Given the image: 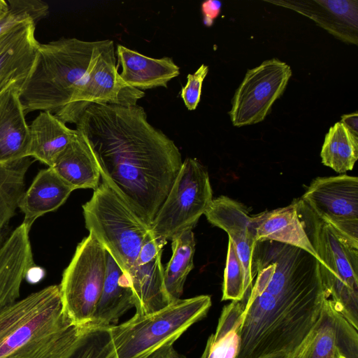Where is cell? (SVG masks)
Returning <instances> with one entry per match:
<instances>
[{
  "label": "cell",
  "mask_w": 358,
  "mask_h": 358,
  "mask_svg": "<svg viewBox=\"0 0 358 358\" xmlns=\"http://www.w3.org/2000/svg\"><path fill=\"white\" fill-rule=\"evenodd\" d=\"M251 271L255 282L223 308L218 322L238 336L234 358H300L330 297L319 261L292 245L257 241Z\"/></svg>",
  "instance_id": "1"
},
{
  "label": "cell",
  "mask_w": 358,
  "mask_h": 358,
  "mask_svg": "<svg viewBox=\"0 0 358 358\" xmlns=\"http://www.w3.org/2000/svg\"><path fill=\"white\" fill-rule=\"evenodd\" d=\"M76 125L102 180L150 227L182 164L175 143L138 105L92 104Z\"/></svg>",
  "instance_id": "2"
},
{
  "label": "cell",
  "mask_w": 358,
  "mask_h": 358,
  "mask_svg": "<svg viewBox=\"0 0 358 358\" xmlns=\"http://www.w3.org/2000/svg\"><path fill=\"white\" fill-rule=\"evenodd\" d=\"M81 327L65 313L59 286L45 287L0 310V358H64Z\"/></svg>",
  "instance_id": "3"
},
{
  "label": "cell",
  "mask_w": 358,
  "mask_h": 358,
  "mask_svg": "<svg viewBox=\"0 0 358 358\" xmlns=\"http://www.w3.org/2000/svg\"><path fill=\"white\" fill-rule=\"evenodd\" d=\"M108 39L61 38L39 43L31 71L20 91L24 111L55 114L71 101Z\"/></svg>",
  "instance_id": "4"
},
{
  "label": "cell",
  "mask_w": 358,
  "mask_h": 358,
  "mask_svg": "<svg viewBox=\"0 0 358 358\" xmlns=\"http://www.w3.org/2000/svg\"><path fill=\"white\" fill-rule=\"evenodd\" d=\"M211 304L208 295L180 299L158 311L135 314L120 324L110 326L117 358H148L159 348L173 345L207 315Z\"/></svg>",
  "instance_id": "5"
},
{
  "label": "cell",
  "mask_w": 358,
  "mask_h": 358,
  "mask_svg": "<svg viewBox=\"0 0 358 358\" xmlns=\"http://www.w3.org/2000/svg\"><path fill=\"white\" fill-rule=\"evenodd\" d=\"M299 216L317 256L322 281L338 311L358 330V249L349 245L300 199Z\"/></svg>",
  "instance_id": "6"
},
{
  "label": "cell",
  "mask_w": 358,
  "mask_h": 358,
  "mask_svg": "<svg viewBox=\"0 0 358 358\" xmlns=\"http://www.w3.org/2000/svg\"><path fill=\"white\" fill-rule=\"evenodd\" d=\"M85 227L127 277L150 228L106 182L83 206Z\"/></svg>",
  "instance_id": "7"
},
{
  "label": "cell",
  "mask_w": 358,
  "mask_h": 358,
  "mask_svg": "<svg viewBox=\"0 0 358 358\" xmlns=\"http://www.w3.org/2000/svg\"><path fill=\"white\" fill-rule=\"evenodd\" d=\"M213 199L207 170L196 159L186 158L150 231L156 238L167 242L185 231L192 230Z\"/></svg>",
  "instance_id": "8"
},
{
  "label": "cell",
  "mask_w": 358,
  "mask_h": 358,
  "mask_svg": "<svg viewBox=\"0 0 358 358\" xmlns=\"http://www.w3.org/2000/svg\"><path fill=\"white\" fill-rule=\"evenodd\" d=\"M106 249L90 234L76 247L59 285L65 313L77 326L90 324L101 296Z\"/></svg>",
  "instance_id": "9"
},
{
  "label": "cell",
  "mask_w": 358,
  "mask_h": 358,
  "mask_svg": "<svg viewBox=\"0 0 358 358\" xmlns=\"http://www.w3.org/2000/svg\"><path fill=\"white\" fill-rule=\"evenodd\" d=\"M300 200L341 238L358 249L357 177H317Z\"/></svg>",
  "instance_id": "10"
},
{
  "label": "cell",
  "mask_w": 358,
  "mask_h": 358,
  "mask_svg": "<svg viewBox=\"0 0 358 358\" xmlns=\"http://www.w3.org/2000/svg\"><path fill=\"white\" fill-rule=\"evenodd\" d=\"M144 95L143 90L128 85L121 79L116 66L115 44L108 39L71 101L54 115L65 124H76L92 104L136 106Z\"/></svg>",
  "instance_id": "11"
},
{
  "label": "cell",
  "mask_w": 358,
  "mask_h": 358,
  "mask_svg": "<svg viewBox=\"0 0 358 358\" xmlns=\"http://www.w3.org/2000/svg\"><path fill=\"white\" fill-rule=\"evenodd\" d=\"M291 76L290 66L276 58L248 70L232 99L229 114L233 125L242 127L263 121Z\"/></svg>",
  "instance_id": "12"
},
{
  "label": "cell",
  "mask_w": 358,
  "mask_h": 358,
  "mask_svg": "<svg viewBox=\"0 0 358 358\" xmlns=\"http://www.w3.org/2000/svg\"><path fill=\"white\" fill-rule=\"evenodd\" d=\"M166 242L156 238L150 230L138 257L127 274L137 315L158 311L171 302L166 291L162 254Z\"/></svg>",
  "instance_id": "13"
},
{
  "label": "cell",
  "mask_w": 358,
  "mask_h": 358,
  "mask_svg": "<svg viewBox=\"0 0 358 358\" xmlns=\"http://www.w3.org/2000/svg\"><path fill=\"white\" fill-rule=\"evenodd\" d=\"M36 23L29 19L0 35V94L13 85L22 87L29 76L39 45Z\"/></svg>",
  "instance_id": "14"
},
{
  "label": "cell",
  "mask_w": 358,
  "mask_h": 358,
  "mask_svg": "<svg viewBox=\"0 0 358 358\" xmlns=\"http://www.w3.org/2000/svg\"><path fill=\"white\" fill-rule=\"evenodd\" d=\"M204 215L210 224L229 235L243 264L248 289L253 282L251 263L257 243L248 209L243 203L222 195L213 199Z\"/></svg>",
  "instance_id": "15"
},
{
  "label": "cell",
  "mask_w": 358,
  "mask_h": 358,
  "mask_svg": "<svg viewBox=\"0 0 358 358\" xmlns=\"http://www.w3.org/2000/svg\"><path fill=\"white\" fill-rule=\"evenodd\" d=\"M358 358V334L328 299L315 336L300 358Z\"/></svg>",
  "instance_id": "16"
},
{
  "label": "cell",
  "mask_w": 358,
  "mask_h": 358,
  "mask_svg": "<svg viewBox=\"0 0 358 358\" xmlns=\"http://www.w3.org/2000/svg\"><path fill=\"white\" fill-rule=\"evenodd\" d=\"M29 232L22 223L0 247V310L17 300L22 281L35 265Z\"/></svg>",
  "instance_id": "17"
},
{
  "label": "cell",
  "mask_w": 358,
  "mask_h": 358,
  "mask_svg": "<svg viewBox=\"0 0 358 358\" xmlns=\"http://www.w3.org/2000/svg\"><path fill=\"white\" fill-rule=\"evenodd\" d=\"M20 89V85H13L0 94V164L29 157L30 131Z\"/></svg>",
  "instance_id": "18"
},
{
  "label": "cell",
  "mask_w": 358,
  "mask_h": 358,
  "mask_svg": "<svg viewBox=\"0 0 358 358\" xmlns=\"http://www.w3.org/2000/svg\"><path fill=\"white\" fill-rule=\"evenodd\" d=\"M257 241H273L303 249L320 260L299 216L297 202L252 217Z\"/></svg>",
  "instance_id": "19"
},
{
  "label": "cell",
  "mask_w": 358,
  "mask_h": 358,
  "mask_svg": "<svg viewBox=\"0 0 358 358\" xmlns=\"http://www.w3.org/2000/svg\"><path fill=\"white\" fill-rule=\"evenodd\" d=\"M116 50L121 79L138 90L166 87L180 74L179 66L171 57L152 58L122 45H117Z\"/></svg>",
  "instance_id": "20"
},
{
  "label": "cell",
  "mask_w": 358,
  "mask_h": 358,
  "mask_svg": "<svg viewBox=\"0 0 358 358\" xmlns=\"http://www.w3.org/2000/svg\"><path fill=\"white\" fill-rule=\"evenodd\" d=\"M73 191L51 167L41 169L18 202L22 223L30 230L37 218L58 209Z\"/></svg>",
  "instance_id": "21"
},
{
  "label": "cell",
  "mask_w": 358,
  "mask_h": 358,
  "mask_svg": "<svg viewBox=\"0 0 358 358\" xmlns=\"http://www.w3.org/2000/svg\"><path fill=\"white\" fill-rule=\"evenodd\" d=\"M134 307L132 289L127 277L106 251L103 288L95 313L90 324L113 326Z\"/></svg>",
  "instance_id": "22"
},
{
  "label": "cell",
  "mask_w": 358,
  "mask_h": 358,
  "mask_svg": "<svg viewBox=\"0 0 358 358\" xmlns=\"http://www.w3.org/2000/svg\"><path fill=\"white\" fill-rule=\"evenodd\" d=\"M51 168L73 190L87 188L94 190L99 185L101 173L98 164L78 131Z\"/></svg>",
  "instance_id": "23"
},
{
  "label": "cell",
  "mask_w": 358,
  "mask_h": 358,
  "mask_svg": "<svg viewBox=\"0 0 358 358\" xmlns=\"http://www.w3.org/2000/svg\"><path fill=\"white\" fill-rule=\"evenodd\" d=\"M29 157L51 167L73 140L76 129L69 128L53 113L42 111L29 125Z\"/></svg>",
  "instance_id": "24"
},
{
  "label": "cell",
  "mask_w": 358,
  "mask_h": 358,
  "mask_svg": "<svg viewBox=\"0 0 358 358\" xmlns=\"http://www.w3.org/2000/svg\"><path fill=\"white\" fill-rule=\"evenodd\" d=\"M171 241L173 254L164 268V280L172 303L180 299L187 277L194 267L195 240L192 230H187Z\"/></svg>",
  "instance_id": "25"
},
{
  "label": "cell",
  "mask_w": 358,
  "mask_h": 358,
  "mask_svg": "<svg viewBox=\"0 0 358 358\" xmlns=\"http://www.w3.org/2000/svg\"><path fill=\"white\" fill-rule=\"evenodd\" d=\"M320 156L324 165L338 173L352 170L358 158V135L342 122L335 123L325 136Z\"/></svg>",
  "instance_id": "26"
},
{
  "label": "cell",
  "mask_w": 358,
  "mask_h": 358,
  "mask_svg": "<svg viewBox=\"0 0 358 358\" xmlns=\"http://www.w3.org/2000/svg\"><path fill=\"white\" fill-rule=\"evenodd\" d=\"M64 358H117L110 326L87 324Z\"/></svg>",
  "instance_id": "27"
},
{
  "label": "cell",
  "mask_w": 358,
  "mask_h": 358,
  "mask_svg": "<svg viewBox=\"0 0 358 358\" xmlns=\"http://www.w3.org/2000/svg\"><path fill=\"white\" fill-rule=\"evenodd\" d=\"M8 10L0 17V35L29 19L37 22L48 13V5L38 0H7Z\"/></svg>",
  "instance_id": "28"
},
{
  "label": "cell",
  "mask_w": 358,
  "mask_h": 358,
  "mask_svg": "<svg viewBox=\"0 0 358 358\" xmlns=\"http://www.w3.org/2000/svg\"><path fill=\"white\" fill-rule=\"evenodd\" d=\"M246 290L243 264L234 245L229 239L222 301H239L243 297Z\"/></svg>",
  "instance_id": "29"
},
{
  "label": "cell",
  "mask_w": 358,
  "mask_h": 358,
  "mask_svg": "<svg viewBox=\"0 0 358 358\" xmlns=\"http://www.w3.org/2000/svg\"><path fill=\"white\" fill-rule=\"evenodd\" d=\"M24 192V181L6 186L0 189V247L9 235V222L15 215L18 202Z\"/></svg>",
  "instance_id": "30"
},
{
  "label": "cell",
  "mask_w": 358,
  "mask_h": 358,
  "mask_svg": "<svg viewBox=\"0 0 358 358\" xmlns=\"http://www.w3.org/2000/svg\"><path fill=\"white\" fill-rule=\"evenodd\" d=\"M208 72V66L201 64L193 74L187 76V81L181 89L180 96L189 110L196 109L200 101L203 82Z\"/></svg>",
  "instance_id": "31"
},
{
  "label": "cell",
  "mask_w": 358,
  "mask_h": 358,
  "mask_svg": "<svg viewBox=\"0 0 358 358\" xmlns=\"http://www.w3.org/2000/svg\"><path fill=\"white\" fill-rule=\"evenodd\" d=\"M33 163L30 157L0 164V189L6 186L24 181V177Z\"/></svg>",
  "instance_id": "32"
},
{
  "label": "cell",
  "mask_w": 358,
  "mask_h": 358,
  "mask_svg": "<svg viewBox=\"0 0 358 358\" xmlns=\"http://www.w3.org/2000/svg\"><path fill=\"white\" fill-rule=\"evenodd\" d=\"M222 3L219 1L209 0L202 3L201 10L203 15V23L209 27L220 12Z\"/></svg>",
  "instance_id": "33"
},
{
  "label": "cell",
  "mask_w": 358,
  "mask_h": 358,
  "mask_svg": "<svg viewBox=\"0 0 358 358\" xmlns=\"http://www.w3.org/2000/svg\"><path fill=\"white\" fill-rule=\"evenodd\" d=\"M148 358H186L178 353L173 345H165L152 353Z\"/></svg>",
  "instance_id": "34"
},
{
  "label": "cell",
  "mask_w": 358,
  "mask_h": 358,
  "mask_svg": "<svg viewBox=\"0 0 358 358\" xmlns=\"http://www.w3.org/2000/svg\"><path fill=\"white\" fill-rule=\"evenodd\" d=\"M342 122L352 133L358 135V116L357 113L343 115L341 117Z\"/></svg>",
  "instance_id": "35"
},
{
  "label": "cell",
  "mask_w": 358,
  "mask_h": 358,
  "mask_svg": "<svg viewBox=\"0 0 358 358\" xmlns=\"http://www.w3.org/2000/svg\"><path fill=\"white\" fill-rule=\"evenodd\" d=\"M44 275V270L34 265L28 270L25 278L29 282L34 284L39 282Z\"/></svg>",
  "instance_id": "36"
},
{
  "label": "cell",
  "mask_w": 358,
  "mask_h": 358,
  "mask_svg": "<svg viewBox=\"0 0 358 358\" xmlns=\"http://www.w3.org/2000/svg\"><path fill=\"white\" fill-rule=\"evenodd\" d=\"M8 8L7 0H0V17L8 10Z\"/></svg>",
  "instance_id": "37"
},
{
  "label": "cell",
  "mask_w": 358,
  "mask_h": 358,
  "mask_svg": "<svg viewBox=\"0 0 358 358\" xmlns=\"http://www.w3.org/2000/svg\"><path fill=\"white\" fill-rule=\"evenodd\" d=\"M339 358H345V357H340Z\"/></svg>",
  "instance_id": "38"
}]
</instances>
